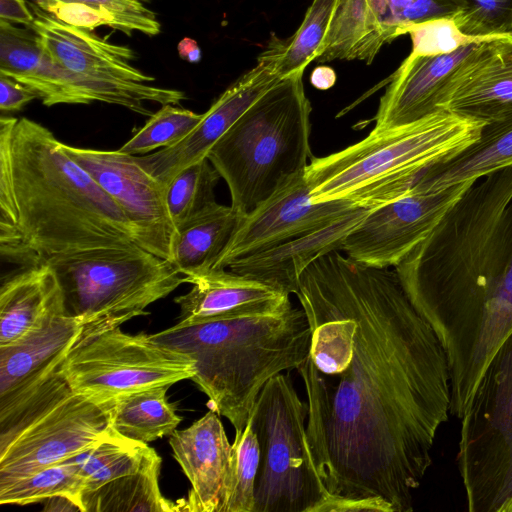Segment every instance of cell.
Here are the masks:
<instances>
[{
    "label": "cell",
    "instance_id": "cell-1",
    "mask_svg": "<svg viewBox=\"0 0 512 512\" xmlns=\"http://www.w3.org/2000/svg\"><path fill=\"white\" fill-rule=\"evenodd\" d=\"M340 251L314 261L295 293L311 328L297 370L325 512H411L451 414L449 364L396 271Z\"/></svg>",
    "mask_w": 512,
    "mask_h": 512
},
{
    "label": "cell",
    "instance_id": "cell-2",
    "mask_svg": "<svg viewBox=\"0 0 512 512\" xmlns=\"http://www.w3.org/2000/svg\"><path fill=\"white\" fill-rule=\"evenodd\" d=\"M481 179L394 267L445 352L459 419L512 331V166Z\"/></svg>",
    "mask_w": 512,
    "mask_h": 512
},
{
    "label": "cell",
    "instance_id": "cell-3",
    "mask_svg": "<svg viewBox=\"0 0 512 512\" xmlns=\"http://www.w3.org/2000/svg\"><path fill=\"white\" fill-rule=\"evenodd\" d=\"M137 244L118 205L26 117L0 118V253L22 267L85 250Z\"/></svg>",
    "mask_w": 512,
    "mask_h": 512
},
{
    "label": "cell",
    "instance_id": "cell-4",
    "mask_svg": "<svg viewBox=\"0 0 512 512\" xmlns=\"http://www.w3.org/2000/svg\"><path fill=\"white\" fill-rule=\"evenodd\" d=\"M150 336L191 357V380L208 397V407L239 433L266 382L308 357L311 328L303 309L290 303L274 313L174 325Z\"/></svg>",
    "mask_w": 512,
    "mask_h": 512
},
{
    "label": "cell",
    "instance_id": "cell-5",
    "mask_svg": "<svg viewBox=\"0 0 512 512\" xmlns=\"http://www.w3.org/2000/svg\"><path fill=\"white\" fill-rule=\"evenodd\" d=\"M484 123L449 111L403 127L374 131L305 171L313 202L346 201L372 209L409 193L423 172L473 143Z\"/></svg>",
    "mask_w": 512,
    "mask_h": 512
},
{
    "label": "cell",
    "instance_id": "cell-6",
    "mask_svg": "<svg viewBox=\"0 0 512 512\" xmlns=\"http://www.w3.org/2000/svg\"><path fill=\"white\" fill-rule=\"evenodd\" d=\"M303 73L281 78L229 128L208 154L226 182L231 206L251 213L311 159L312 106Z\"/></svg>",
    "mask_w": 512,
    "mask_h": 512
},
{
    "label": "cell",
    "instance_id": "cell-7",
    "mask_svg": "<svg viewBox=\"0 0 512 512\" xmlns=\"http://www.w3.org/2000/svg\"><path fill=\"white\" fill-rule=\"evenodd\" d=\"M46 264L58 279L66 313L82 325L78 342L147 314L150 304L186 282L171 261L138 244L63 254Z\"/></svg>",
    "mask_w": 512,
    "mask_h": 512
},
{
    "label": "cell",
    "instance_id": "cell-8",
    "mask_svg": "<svg viewBox=\"0 0 512 512\" xmlns=\"http://www.w3.org/2000/svg\"><path fill=\"white\" fill-rule=\"evenodd\" d=\"M307 416L288 375L261 389L249 418L260 455L253 512H325L332 501L311 457Z\"/></svg>",
    "mask_w": 512,
    "mask_h": 512
},
{
    "label": "cell",
    "instance_id": "cell-9",
    "mask_svg": "<svg viewBox=\"0 0 512 512\" xmlns=\"http://www.w3.org/2000/svg\"><path fill=\"white\" fill-rule=\"evenodd\" d=\"M470 512L512 505V331L487 365L461 417L456 457Z\"/></svg>",
    "mask_w": 512,
    "mask_h": 512
},
{
    "label": "cell",
    "instance_id": "cell-10",
    "mask_svg": "<svg viewBox=\"0 0 512 512\" xmlns=\"http://www.w3.org/2000/svg\"><path fill=\"white\" fill-rule=\"evenodd\" d=\"M60 368L75 392L100 402L171 386L196 373L188 354L160 344L148 334H129L120 327L76 343Z\"/></svg>",
    "mask_w": 512,
    "mask_h": 512
},
{
    "label": "cell",
    "instance_id": "cell-11",
    "mask_svg": "<svg viewBox=\"0 0 512 512\" xmlns=\"http://www.w3.org/2000/svg\"><path fill=\"white\" fill-rule=\"evenodd\" d=\"M113 401L73 390L42 404L0 440V488L89 448L110 427Z\"/></svg>",
    "mask_w": 512,
    "mask_h": 512
},
{
    "label": "cell",
    "instance_id": "cell-12",
    "mask_svg": "<svg viewBox=\"0 0 512 512\" xmlns=\"http://www.w3.org/2000/svg\"><path fill=\"white\" fill-rule=\"evenodd\" d=\"M63 148L123 211L136 233L137 244L172 262L178 230L169 213L167 186L135 155L64 143Z\"/></svg>",
    "mask_w": 512,
    "mask_h": 512
},
{
    "label": "cell",
    "instance_id": "cell-13",
    "mask_svg": "<svg viewBox=\"0 0 512 512\" xmlns=\"http://www.w3.org/2000/svg\"><path fill=\"white\" fill-rule=\"evenodd\" d=\"M475 182L465 181L432 192L411 189L396 200L367 210L346 236L342 251L369 265L395 267Z\"/></svg>",
    "mask_w": 512,
    "mask_h": 512
},
{
    "label": "cell",
    "instance_id": "cell-14",
    "mask_svg": "<svg viewBox=\"0 0 512 512\" xmlns=\"http://www.w3.org/2000/svg\"><path fill=\"white\" fill-rule=\"evenodd\" d=\"M485 39L446 54L410 53L389 79L374 117L373 130L403 127L448 111L453 92Z\"/></svg>",
    "mask_w": 512,
    "mask_h": 512
},
{
    "label": "cell",
    "instance_id": "cell-15",
    "mask_svg": "<svg viewBox=\"0 0 512 512\" xmlns=\"http://www.w3.org/2000/svg\"><path fill=\"white\" fill-rule=\"evenodd\" d=\"M280 79L275 59L263 50L257 58V64L212 103L188 136L171 147L136 156L138 161L167 186L181 170L206 159L229 128Z\"/></svg>",
    "mask_w": 512,
    "mask_h": 512
},
{
    "label": "cell",
    "instance_id": "cell-16",
    "mask_svg": "<svg viewBox=\"0 0 512 512\" xmlns=\"http://www.w3.org/2000/svg\"><path fill=\"white\" fill-rule=\"evenodd\" d=\"M305 171L286 181L251 213L242 217L212 268L226 269L239 258L329 222L355 208L351 203L340 200L313 202Z\"/></svg>",
    "mask_w": 512,
    "mask_h": 512
},
{
    "label": "cell",
    "instance_id": "cell-17",
    "mask_svg": "<svg viewBox=\"0 0 512 512\" xmlns=\"http://www.w3.org/2000/svg\"><path fill=\"white\" fill-rule=\"evenodd\" d=\"M366 212L367 209L355 207L329 222L239 258L226 269L295 294L306 269L331 251H342L346 236Z\"/></svg>",
    "mask_w": 512,
    "mask_h": 512
},
{
    "label": "cell",
    "instance_id": "cell-18",
    "mask_svg": "<svg viewBox=\"0 0 512 512\" xmlns=\"http://www.w3.org/2000/svg\"><path fill=\"white\" fill-rule=\"evenodd\" d=\"M174 459L191 489L179 500L180 511L222 512L229 475L231 446L218 414L209 410L169 439Z\"/></svg>",
    "mask_w": 512,
    "mask_h": 512
},
{
    "label": "cell",
    "instance_id": "cell-19",
    "mask_svg": "<svg viewBox=\"0 0 512 512\" xmlns=\"http://www.w3.org/2000/svg\"><path fill=\"white\" fill-rule=\"evenodd\" d=\"M185 280L192 288L175 298L180 307L176 327L274 313L291 303L289 294L229 269L211 268Z\"/></svg>",
    "mask_w": 512,
    "mask_h": 512
},
{
    "label": "cell",
    "instance_id": "cell-20",
    "mask_svg": "<svg viewBox=\"0 0 512 512\" xmlns=\"http://www.w3.org/2000/svg\"><path fill=\"white\" fill-rule=\"evenodd\" d=\"M35 19L30 27L50 58L61 67L93 79L149 83L154 80L135 68L134 52L110 43L92 31L68 25L30 4Z\"/></svg>",
    "mask_w": 512,
    "mask_h": 512
},
{
    "label": "cell",
    "instance_id": "cell-21",
    "mask_svg": "<svg viewBox=\"0 0 512 512\" xmlns=\"http://www.w3.org/2000/svg\"><path fill=\"white\" fill-rule=\"evenodd\" d=\"M81 332L80 321L61 308L20 340L0 346V403L22 393L58 366Z\"/></svg>",
    "mask_w": 512,
    "mask_h": 512
},
{
    "label": "cell",
    "instance_id": "cell-22",
    "mask_svg": "<svg viewBox=\"0 0 512 512\" xmlns=\"http://www.w3.org/2000/svg\"><path fill=\"white\" fill-rule=\"evenodd\" d=\"M512 105V33L485 39L453 92L447 110L486 123Z\"/></svg>",
    "mask_w": 512,
    "mask_h": 512
},
{
    "label": "cell",
    "instance_id": "cell-23",
    "mask_svg": "<svg viewBox=\"0 0 512 512\" xmlns=\"http://www.w3.org/2000/svg\"><path fill=\"white\" fill-rule=\"evenodd\" d=\"M508 166H512V105L484 123L473 143L428 167L412 189L437 191L465 181H478Z\"/></svg>",
    "mask_w": 512,
    "mask_h": 512
},
{
    "label": "cell",
    "instance_id": "cell-24",
    "mask_svg": "<svg viewBox=\"0 0 512 512\" xmlns=\"http://www.w3.org/2000/svg\"><path fill=\"white\" fill-rule=\"evenodd\" d=\"M61 308L64 298L51 267L46 263L22 267L0 288V346L20 340Z\"/></svg>",
    "mask_w": 512,
    "mask_h": 512
},
{
    "label": "cell",
    "instance_id": "cell-25",
    "mask_svg": "<svg viewBox=\"0 0 512 512\" xmlns=\"http://www.w3.org/2000/svg\"><path fill=\"white\" fill-rule=\"evenodd\" d=\"M231 205L211 204L177 228L172 263L186 277L211 269L241 219Z\"/></svg>",
    "mask_w": 512,
    "mask_h": 512
},
{
    "label": "cell",
    "instance_id": "cell-26",
    "mask_svg": "<svg viewBox=\"0 0 512 512\" xmlns=\"http://www.w3.org/2000/svg\"><path fill=\"white\" fill-rule=\"evenodd\" d=\"M386 44L368 0H340L316 62L359 60L369 65Z\"/></svg>",
    "mask_w": 512,
    "mask_h": 512
},
{
    "label": "cell",
    "instance_id": "cell-27",
    "mask_svg": "<svg viewBox=\"0 0 512 512\" xmlns=\"http://www.w3.org/2000/svg\"><path fill=\"white\" fill-rule=\"evenodd\" d=\"M161 457L156 453L139 471L116 478L80 495L83 512L180 511L159 487Z\"/></svg>",
    "mask_w": 512,
    "mask_h": 512
},
{
    "label": "cell",
    "instance_id": "cell-28",
    "mask_svg": "<svg viewBox=\"0 0 512 512\" xmlns=\"http://www.w3.org/2000/svg\"><path fill=\"white\" fill-rule=\"evenodd\" d=\"M156 386L127 393L113 401L111 426L121 435L142 443L171 435L181 422L166 392Z\"/></svg>",
    "mask_w": 512,
    "mask_h": 512
},
{
    "label": "cell",
    "instance_id": "cell-29",
    "mask_svg": "<svg viewBox=\"0 0 512 512\" xmlns=\"http://www.w3.org/2000/svg\"><path fill=\"white\" fill-rule=\"evenodd\" d=\"M155 454L146 443L127 438L110 425L95 443L70 459L78 465L84 492L139 471Z\"/></svg>",
    "mask_w": 512,
    "mask_h": 512
},
{
    "label": "cell",
    "instance_id": "cell-30",
    "mask_svg": "<svg viewBox=\"0 0 512 512\" xmlns=\"http://www.w3.org/2000/svg\"><path fill=\"white\" fill-rule=\"evenodd\" d=\"M340 0H312L299 28L286 39L273 35L265 49L276 60L281 78L316 61Z\"/></svg>",
    "mask_w": 512,
    "mask_h": 512
},
{
    "label": "cell",
    "instance_id": "cell-31",
    "mask_svg": "<svg viewBox=\"0 0 512 512\" xmlns=\"http://www.w3.org/2000/svg\"><path fill=\"white\" fill-rule=\"evenodd\" d=\"M220 174L208 158L177 173L167 184V205L178 228L196 214L215 203V187Z\"/></svg>",
    "mask_w": 512,
    "mask_h": 512
},
{
    "label": "cell",
    "instance_id": "cell-32",
    "mask_svg": "<svg viewBox=\"0 0 512 512\" xmlns=\"http://www.w3.org/2000/svg\"><path fill=\"white\" fill-rule=\"evenodd\" d=\"M81 492L78 465L69 458L0 488V504L27 505L56 495H68L81 506Z\"/></svg>",
    "mask_w": 512,
    "mask_h": 512
},
{
    "label": "cell",
    "instance_id": "cell-33",
    "mask_svg": "<svg viewBox=\"0 0 512 512\" xmlns=\"http://www.w3.org/2000/svg\"><path fill=\"white\" fill-rule=\"evenodd\" d=\"M259 460L258 440L248 421L242 432L235 433L231 446L229 475L222 512H253Z\"/></svg>",
    "mask_w": 512,
    "mask_h": 512
},
{
    "label": "cell",
    "instance_id": "cell-34",
    "mask_svg": "<svg viewBox=\"0 0 512 512\" xmlns=\"http://www.w3.org/2000/svg\"><path fill=\"white\" fill-rule=\"evenodd\" d=\"M203 114L165 104L153 113L122 147L119 152L129 155H145L157 148L171 147L181 142L201 121Z\"/></svg>",
    "mask_w": 512,
    "mask_h": 512
},
{
    "label": "cell",
    "instance_id": "cell-35",
    "mask_svg": "<svg viewBox=\"0 0 512 512\" xmlns=\"http://www.w3.org/2000/svg\"><path fill=\"white\" fill-rule=\"evenodd\" d=\"M462 11L453 19L466 36L489 38L512 33V0H461Z\"/></svg>",
    "mask_w": 512,
    "mask_h": 512
},
{
    "label": "cell",
    "instance_id": "cell-36",
    "mask_svg": "<svg viewBox=\"0 0 512 512\" xmlns=\"http://www.w3.org/2000/svg\"><path fill=\"white\" fill-rule=\"evenodd\" d=\"M412 41V54L439 55L455 51L481 39L464 35L450 18H438L411 25L407 29Z\"/></svg>",
    "mask_w": 512,
    "mask_h": 512
},
{
    "label": "cell",
    "instance_id": "cell-37",
    "mask_svg": "<svg viewBox=\"0 0 512 512\" xmlns=\"http://www.w3.org/2000/svg\"><path fill=\"white\" fill-rule=\"evenodd\" d=\"M90 6L110 14L116 21L117 29L126 34L138 31L147 36L160 33L161 25L154 12L139 0H59Z\"/></svg>",
    "mask_w": 512,
    "mask_h": 512
},
{
    "label": "cell",
    "instance_id": "cell-38",
    "mask_svg": "<svg viewBox=\"0 0 512 512\" xmlns=\"http://www.w3.org/2000/svg\"><path fill=\"white\" fill-rule=\"evenodd\" d=\"M387 43L407 34L414 24L428 19V0H368Z\"/></svg>",
    "mask_w": 512,
    "mask_h": 512
},
{
    "label": "cell",
    "instance_id": "cell-39",
    "mask_svg": "<svg viewBox=\"0 0 512 512\" xmlns=\"http://www.w3.org/2000/svg\"><path fill=\"white\" fill-rule=\"evenodd\" d=\"M37 7L68 25L93 31L100 26L117 29L115 19L108 13L87 5L59 0H34Z\"/></svg>",
    "mask_w": 512,
    "mask_h": 512
},
{
    "label": "cell",
    "instance_id": "cell-40",
    "mask_svg": "<svg viewBox=\"0 0 512 512\" xmlns=\"http://www.w3.org/2000/svg\"><path fill=\"white\" fill-rule=\"evenodd\" d=\"M38 98L36 92L11 77L0 74V109L16 112L30 101Z\"/></svg>",
    "mask_w": 512,
    "mask_h": 512
},
{
    "label": "cell",
    "instance_id": "cell-41",
    "mask_svg": "<svg viewBox=\"0 0 512 512\" xmlns=\"http://www.w3.org/2000/svg\"><path fill=\"white\" fill-rule=\"evenodd\" d=\"M35 16L25 0H0V20L30 28Z\"/></svg>",
    "mask_w": 512,
    "mask_h": 512
},
{
    "label": "cell",
    "instance_id": "cell-42",
    "mask_svg": "<svg viewBox=\"0 0 512 512\" xmlns=\"http://www.w3.org/2000/svg\"><path fill=\"white\" fill-rule=\"evenodd\" d=\"M310 81L315 88L327 90L335 84L336 74L331 67L321 65L312 71Z\"/></svg>",
    "mask_w": 512,
    "mask_h": 512
},
{
    "label": "cell",
    "instance_id": "cell-43",
    "mask_svg": "<svg viewBox=\"0 0 512 512\" xmlns=\"http://www.w3.org/2000/svg\"><path fill=\"white\" fill-rule=\"evenodd\" d=\"M44 511H82L80 504L68 495H56L46 499Z\"/></svg>",
    "mask_w": 512,
    "mask_h": 512
},
{
    "label": "cell",
    "instance_id": "cell-44",
    "mask_svg": "<svg viewBox=\"0 0 512 512\" xmlns=\"http://www.w3.org/2000/svg\"><path fill=\"white\" fill-rule=\"evenodd\" d=\"M177 51L181 59L189 63H198L201 60V49L197 42L189 37H184L177 45Z\"/></svg>",
    "mask_w": 512,
    "mask_h": 512
}]
</instances>
